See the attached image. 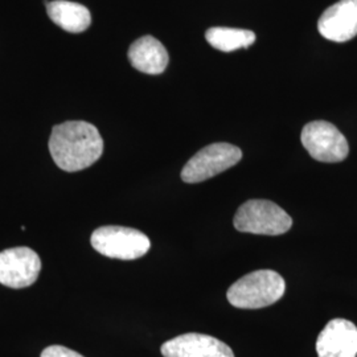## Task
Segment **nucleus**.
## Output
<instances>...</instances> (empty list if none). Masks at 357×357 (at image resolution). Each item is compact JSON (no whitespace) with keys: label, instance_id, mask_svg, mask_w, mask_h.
Returning <instances> with one entry per match:
<instances>
[{"label":"nucleus","instance_id":"f257e3e1","mask_svg":"<svg viewBox=\"0 0 357 357\" xmlns=\"http://www.w3.org/2000/svg\"><path fill=\"white\" fill-rule=\"evenodd\" d=\"M50 153L54 163L63 171H82L93 166L101 158L102 137L91 123L69 121L52 130Z\"/></svg>","mask_w":357,"mask_h":357},{"label":"nucleus","instance_id":"f03ea898","mask_svg":"<svg viewBox=\"0 0 357 357\" xmlns=\"http://www.w3.org/2000/svg\"><path fill=\"white\" fill-rule=\"evenodd\" d=\"M286 291V282L277 271L257 270L234 282L227 293L231 306L257 310L278 302Z\"/></svg>","mask_w":357,"mask_h":357},{"label":"nucleus","instance_id":"7ed1b4c3","mask_svg":"<svg viewBox=\"0 0 357 357\" xmlns=\"http://www.w3.org/2000/svg\"><path fill=\"white\" fill-rule=\"evenodd\" d=\"M233 224L243 233L281 236L291 229L293 218L270 200H248L238 208Z\"/></svg>","mask_w":357,"mask_h":357},{"label":"nucleus","instance_id":"20e7f679","mask_svg":"<svg viewBox=\"0 0 357 357\" xmlns=\"http://www.w3.org/2000/svg\"><path fill=\"white\" fill-rule=\"evenodd\" d=\"M90 243L100 255L123 261L138 259L151 248V241L144 233L118 225H107L94 230Z\"/></svg>","mask_w":357,"mask_h":357},{"label":"nucleus","instance_id":"39448f33","mask_svg":"<svg viewBox=\"0 0 357 357\" xmlns=\"http://www.w3.org/2000/svg\"><path fill=\"white\" fill-rule=\"evenodd\" d=\"M241 159L243 151L233 144H209L187 162L181 171V180L188 184L202 183L236 166Z\"/></svg>","mask_w":357,"mask_h":357},{"label":"nucleus","instance_id":"423d86ee","mask_svg":"<svg viewBox=\"0 0 357 357\" xmlns=\"http://www.w3.org/2000/svg\"><path fill=\"white\" fill-rule=\"evenodd\" d=\"M301 141L308 153L318 162L339 163L349 153L344 135L326 121H314L302 130Z\"/></svg>","mask_w":357,"mask_h":357},{"label":"nucleus","instance_id":"0eeeda50","mask_svg":"<svg viewBox=\"0 0 357 357\" xmlns=\"http://www.w3.org/2000/svg\"><path fill=\"white\" fill-rule=\"evenodd\" d=\"M41 259L26 246L7 249L0 253V283L11 289L29 287L38 281Z\"/></svg>","mask_w":357,"mask_h":357},{"label":"nucleus","instance_id":"6e6552de","mask_svg":"<svg viewBox=\"0 0 357 357\" xmlns=\"http://www.w3.org/2000/svg\"><path fill=\"white\" fill-rule=\"evenodd\" d=\"M165 357H234L229 345L213 336L185 333L162 345Z\"/></svg>","mask_w":357,"mask_h":357},{"label":"nucleus","instance_id":"1a4fd4ad","mask_svg":"<svg viewBox=\"0 0 357 357\" xmlns=\"http://www.w3.org/2000/svg\"><path fill=\"white\" fill-rule=\"evenodd\" d=\"M319 33L333 43L357 36V0H339L328 7L318 22Z\"/></svg>","mask_w":357,"mask_h":357},{"label":"nucleus","instance_id":"9d476101","mask_svg":"<svg viewBox=\"0 0 357 357\" xmlns=\"http://www.w3.org/2000/svg\"><path fill=\"white\" fill-rule=\"evenodd\" d=\"M319 357H356L357 327L349 320L332 319L317 340Z\"/></svg>","mask_w":357,"mask_h":357},{"label":"nucleus","instance_id":"9b49d317","mask_svg":"<svg viewBox=\"0 0 357 357\" xmlns=\"http://www.w3.org/2000/svg\"><path fill=\"white\" fill-rule=\"evenodd\" d=\"M128 56L130 63L137 70L147 75L163 73L169 61L165 45L153 36H143L134 41L128 50Z\"/></svg>","mask_w":357,"mask_h":357},{"label":"nucleus","instance_id":"f8f14e48","mask_svg":"<svg viewBox=\"0 0 357 357\" xmlns=\"http://www.w3.org/2000/svg\"><path fill=\"white\" fill-rule=\"evenodd\" d=\"M47 13L54 24L70 33L84 32L91 24L89 10L75 1L53 0L47 6Z\"/></svg>","mask_w":357,"mask_h":357},{"label":"nucleus","instance_id":"ddd939ff","mask_svg":"<svg viewBox=\"0 0 357 357\" xmlns=\"http://www.w3.org/2000/svg\"><path fill=\"white\" fill-rule=\"evenodd\" d=\"M205 38L217 51L234 52L253 45L255 33L249 29L213 26L205 32Z\"/></svg>","mask_w":357,"mask_h":357},{"label":"nucleus","instance_id":"4468645a","mask_svg":"<svg viewBox=\"0 0 357 357\" xmlns=\"http://www.w3.org/2000/svg\"><path fill=\"white\" fill-rule=\"evenodd\" d=\"M40 357H84L76 351L69 349L63 345H51L41 352Z\"/></svg>","mask_w":357,"mask_h":357}]
</instances>
